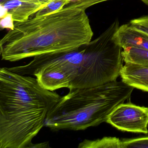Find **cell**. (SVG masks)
Here are the masks:
<instances>
[{
  "mask_svg": "<svg viewBox=\"0 0 148 148\" xmlns=\"http://www.w3.org/2000/svg\"><path fill=\"white\" fill-rule=\"evenodd\" d=\"M122 50L110 35L103 33L76 50L35 56L27 70L49 90L98 86L120 76Z\"/></svg>",
  "mask_w": 148,
  "mask_h": 148,
  "instance_id": "cell-1",
  "label": "cell"
},
{
  "mask_svg": "<svg viewBox=\"0 0 148 148\" xmlns=\"http://www.w3.org/2000/svg\"><path fill=\"white\" fill-rule=\"evenodd\" d=\"M86 10L65 6L45 16L15 22L0 41L2 60L16 62L67 52L89 44L93 35Z\"/></svg>",
  "mask_w": 148,
  "mask_h": 148,
  "instance_id": "cell-2",
  "label": "cell"
},
{
  "mask_svg": "<svg viewBox=\"0 0 148 148\" xmlns=\"http://www.w3.org/2000/svg\"><path fill=\"white\" fill-rule=\"evenodd\" d=\"M60 96L37 79L0 69V148H29Z\"/></svg>",
  "mask_w": 148,
  "mask_h": 148,
  "instance_id": "cell-3",
  "label": "cell"
},
{
  "mask_svg": "<svg viewBox=\"0 0 148 148\" xmlns=\"http://www.w3.org/2000/svg\"><path fill=\"white\" fill-rule=\"evenodd\" d=\"M134 87L121 81L70 89L47 114L45 125L53 131L84 130L106 122L112 112L130 98Z\"/></svg>",
  "mask_w": 148,
  "mask_h": 148,
  "instance_id": "cell-4",
  "label": "cell"
},
{
  "mask_svg": "<svg viewBox=\"0 0 148 148\" xmlns=\"http://www.w3.org/2000/svg\"><path fill=\"white\" fill-rule=\"evenodd\" d=\"M123 131L148 133V108L131 103L119 105L106 121Z\"/></svg>",
  "mask_w": 148,
  "mask_h": 148,
  "instance_id": "cell-5",
  "label": "cell"
},
{
  "mask_svg": "<svg viewBox=\"0 0 148 148\" xmlns=\"http://www.w3.org/2000/svg\"><path fill=\"white\" fill-rule=\"evenodd\" d=\"M1 16L4 18L7 14L12 16L14 22H24L44 8L40 5L28 0H11L1 5Z\"/></svg>",
  "mask_w": 148,
  "mask_h": 148,
  "instance_id": "cell-6",
  "label": "cell"
},
{
  "mask_svg": "<svg viewBox=\"0 0 148 148\" xmlns=\"http://www.w3.org/2000/svg\"><path fill=\"white\" fill-rule=\"evenodd\" d=\"M113 39L123 49L134 47L148 50V35L133 28L129 23L119 26Z\"/></svg>",
  "mask_w": 148,
  "mask_h": 148,
  "instance_id": "cell-7",
  "label": "cell"
},
{
  "mask_svg": "<svg viewBox=\"0 0 148 148\" xmlns=\"http://www.w3.org/2000/svg\"><path fill=\"white\" fill-rule=\"evenodd\" d=\"M119 76L128 85L148 92V66L125 63Z\"/></svg>",
  "mask_w": 148,
  "mask_h": 148,
  "instance_id": "cell-8",
  "label": "cell"
},
{
  "mask_svg": "<svg viewBox=\"0 0 148 148\" xmlns=\"http://www.w3.org/2000/svg\"><path fill=\"white\" fill-rule=\"evenodd\" d=\"M121 54L125 63L148 66V50L128 47L123 49Z\"/></svg>",
  "mask_w": 148,
  "mask_h": 148,
  "instance_id": "cell-9",
  "label": "cell"
},
{
  "mask_svg": "<svg viewBox=\"0 0 148 148\" xmlns=\"http://www.w3.org/2000/svg\"><path fill=\"white\" fill-rule=\"evenodd\" d=\"M79 148H122V140L114 137H105L94 140L85 139L80 143Z\"/></svg>",
  "mask_w": 148,
  "mask_h": 148,
  "instance_id": "cell-10",
  "label": "cell"
},
{
  "mask_svg": "<svg viewBox=\"0 0 148 148\" xmlns=\"http://www.w3.org/2000/svg\"><path fill=\"white\" fill-rule=\"evenodd\" d=\"M70 3V0H53L47 5L35 14V17L45 16L64 8Z\"/></svg>",
  "mask_w": 148,
  "mask_h": 148,
  "instance_id": "cell-11",
  "label": "cell"
},
{
  "mask_svg": "<svg viewBox=\"0 0 148 148\" xmlns=\"http://www.w3.org/2000/svg\"><path fill=\"white\" fill-rule=\"evenodd\" d=\"M122 148H148V136L122 140Z\"/></svg>",
  "mask_w": 148,
  "mask_h": 148,
  "instance_id": "cell-12",
  "label": "cell"
},
{
  "mask_svg": "<svg viewBox=\"0 0 148 148\" xmlns=\"http://www.w3.org/2000/svg\"><path fill=\"white\" fill-rule=\"evenodd\" d=\"M129 24L133 28L148 35V15L132 20Z\"/></svg>",
  "mask_w": 148,
  "mask_h": 148,
  "instance_id": "cell-13",
  "label": "cell"
},
{
  "mask_svg": "<svg viewBox=\"0 0 148 148\" xmlns=\"http://www.w3.org/2000/svg\"><path fill=\"white\" fill-rule=\"evenodd\" d=\"M110 0H70V3L65 6H73L86 10L90 7Z\"/></svg>",
  "mask_w": 148,
  "mask_h": 148,
  "instance_id": "cell-14",
  "label": "cell"
},
{
  "mask_svg": "<svg viewBox=\"0 0 148 148\" xmlns=\"http://www.w3.org/2000/svg\"><path fill=\"white\" fill-rule=\"evenodd\" d=\"M14 21L13 20L12 16L10 14H7L4 18H1V28H9L12 29L14 26Z\"/></svg>",
  "mask_w": 148,
  "mask_h": 148,
  "instance_id": "cell-15",
  "label": "cell"
},
{
  "mask_svg": "<svg viewBox=\"0 0 148 148\" xmlns=\"http://www.w3.org/2000/svg\"><path fill=\"white\" fill-rule=\"evenodd\" d=\"M34 3L40 5L45 7L49 3H51L53 0H28Z\"/></svg>",
  "mask_w": 148,
  "mask_h": 148,
  "instance_id": "cell-16",
  "label": "cell"
},
{
  "mask_svg": "<svg viewBox=\"0 0 148 148\" xmlns=\"http://www.w3.org/2000/svg\"><path fill=\"white\" fill-rule=\"evenodd\" d=\"M48 147H49L48 142H45V143L35 144L32 143L29 146V148H48Z\"/></svg>",
  "mask_w": 148,
  "mask_h": 148,
  "instance_id": "cell-17",
  "label": "cell"
},
{
  "mask_svg": "<svg viewBox=\"0 0 148 148\" xmlns=\"http://www.w3.org/2000/svg\"><path fill=\"white\" fill-rule=\"evenodd\" d=\"M10 1H11V0H0V5H2L5 2Z\"/></svg>",
  "mask_w": 148,
  "mask_h": 148,
  "instance_id": "cell-18",
  "label": "cell"
},
{
  "mask_svg": "<svg viewBox=\"0 0 148 148\" xmlns=\"http://www.w3.org/2000/svg\"><path fill=\"white\" fill-rule=\"evenodd\" d=\"M142 2L148 6V0H141Z\"/></svg>",
  "mask_w": 148,
  "mask_h": 148,
  "instance_id": "cell-19",
  "label": "cell"
}]
</instances>
